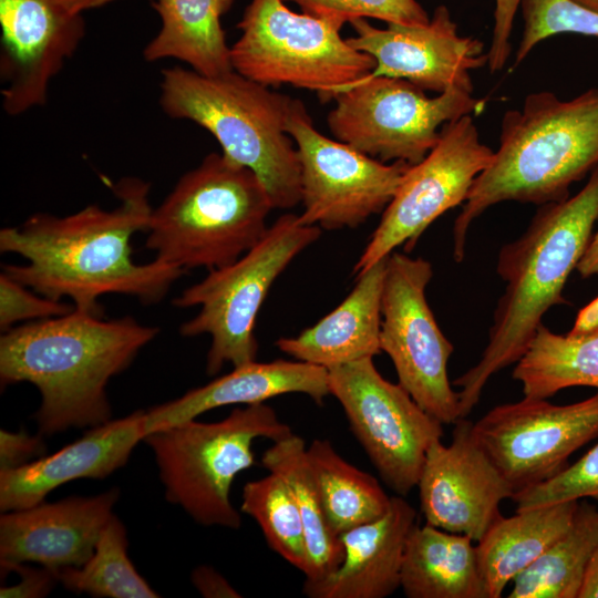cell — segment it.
<instances>
[{
	"label": "cell",
	"instance_id": "obj_37",
	"mask_svg": "<svg viewBox=\"0 0 598 598\" xmlns=\"http://www.w3.org/2000/svg\"><path fill=\"white\" fill-rule=\"evenodd\" d=\"M520 1L495 0L493 35L487 52V66L491 73L501 71L509 58V37Z\"/></svg>",
	"mask_w": 598,
	"mask_h": 598
},
{
	"label": "cell",
	"instance_id": "obj_4",
	"mask_svg": "<svg viewBox=\"0 0 598 598\" xmlns=\"http://www.w3.org/2000/svg\"><path fill=\"white\" fill-rule=\"evenodd\" d=\"M597 165L598 87L569 101L549 91L528 94L522 110L504 114L499 146L454 221L453 258L464 259L468 229L491 206L565 200Z\"/></svg>",
	"mask_w": 598,
	"mask_h": 598
},
{
	"label": "cell",
	"instance_id": "obj_26",
	"mask_svg": "<svg viewBox=\"0 0 598 598\" xmlns=\"http://www.w3.org/2000/svg\"><path fill=\"white\" fill-rule=\"evenodd\" d=\"M578 503L516 511L488 528L476 550L489 598L502 597L505 587L569 528Z\"/></svg>",
	"mask_w": 598,
	"mask_h": 598
},
{
	"label": "cell",
	"instance_id": "obj_28",
	"mask_svg": "<svg viewBox=\"0 0 598 598\" xmlns=\"http://www.w3.org/2000/svg\"><path fill=\"white\" fill-rule=\"evenodd\" d=\"M598 548V506L579 501L569 528L513 580L509 598H578Z\"/></svg>",
	"mask_w": 598,
	"mask_h": 598
},
{
	"label": "cell",
	"instance_id": "obj_16",
	"mask_svg": "<svg viewBox=\"0 0 598 598\" xmlns=\"http://www.w3.org/2000/svg\"><path fill=\"white\" fill-rule=\"evenodd\" d=\"M349 23L355 35L347 42L375 60L370 75L403 79L437 94L451 89L472 93L471 72L487 65L483 42L460 35L443 4L425 24L386 23L382 29L364 18Z\"/></svg>",
	"mask_w": 598,
	"mask_h": 598
},
{
	"label": "cell",
	"instance_id": "obj_32",
	"mask_svg": "<svg viewBox=\"0 0 598 598\" xmlns=\"http://www.w3.org/2000/svg\"><path fill=\"white\" fill-rule=\"evenodd\" d=\"M241 499V512L257 522L268 546L306 574L308 555L303 524L287 482L269 472L265 477L247 482Z\"/></svg>",
	"mask_w": 598,
	"mask_h": 598
},
{
	"label": "cell",
	"instance_id": "obj_31",
	"mask_svg": "<svg viewBox=\"0 0 598 598\" xmlns=\"http://www.w3.org/2000/svg\"><path fill=\"white\" fill-rule=\"evenodd\" d=\"M126 530L112 515L93 555L80 567L55 570L65 588L76 594L110 598H156L159 595L141 577L127 556Z\"/></svg>",
	"mask_w": 598,
	"mask_h": 598
},
{
	"label": "cell",
	"instance_id": "obj_15",
	"mask_svg": "<svg viewBox=\"0 0 598 598\" xmlns=\"http://www.w3.org/2000/svg\"><path fill=\"white\" fill-rule=\"evenodd\" d=\"M473 434L514 493L550 480L598 436V391L566 405L528 399L494 406Z\"/></svg>",
	"mask_w": 598,
	"mask_h": 598
},
{
	"label": "cell",
	"instance_id": "obj_29",
	"mask_svg": "<svg viewBox=\"0 0 598 598\" xmlns=\"http://www.w3.org/2000/svg\"><path fill=\"white\" fill-rule=\"evenodd\" d=\"M512 377L528 399H548L571 386L598 390V332L570 337L542 323Z\"/></svg>",
	"mask_w": 598,
	"mask_h": 598
},
{
	"label": "cell",
	"instance_id": "obj_43",
	"mask_svg": "<svg viewBox=\"0 0 598 598\" xmlns=\"http://www.w3.org/2000/svg\"><path fill=\"white\" fill-rule=\"evenodd\" d=\"M578 598H598V548L589 563Z\"/></svg>",
	"mask_w": 598,
	"mask_h": 598
},
{
	"label": "cell",
	"instance_id": "obj_19",
	"mask_svg": "<svg viewBox=\"0 0 598 598\" xmlns=\"http://www.w3.org/2000/svg\"><path fill=\"white\" fill-rule=\"evenodd\" d=\"M120 495L69 497L4 513L0 517V563L8 569L34 561L53 571L80 567L93 555Z\"/></svg>",
	"mask_w": 598,
	"mask_h": 598
},
{
	"label": "cell",
	"instance_id": "obj_35",
	"mask_svg": "<svg viewBox=\"0 0 598 598\" xmlns=\"http://www.w3.org/2000/svg\"><path fill=\"white\" fill-rule=\"evenodd\" d=\"M297 3L302 12L340 24L354 19H378L386 23L425 24L430 17L416 0H283Z\"/></svg>",
	"mask_w": 598,
	"mask_h": 598
},
{
	"label": "cell",
	"instance_id": "obj_25",
	"mask_svg": "<svg viewBox=\"0 0 598 598\" xmlns=\"http://www.w3.org/2000/svg\"><path fill=\"white\" fill-rule=\"evenodd\" d=\"M234 1L153 0L161 28L144 48V59L148 62L176 59L207 76L231 72L230 47L220 19Z\"/></svg>",
	"mask_w": 598,
	"mask_h": 598
},
{
	"label": "cell",
	"instance_id": "obj_23",
	"mask_svg": "<svg viewBox=\"0 0 598 598\" xmlns=\"http://www.w3.org/2000/svg\"><path fill=\"white\" fill-rule=\"evenodd\" d=\"M389 257V256H388ZM388 257L358 275L344 300L316 324L276 347L327 370L381 353V299Z\"/></svg>",
	"mask_w": 598,
	"mask_h": 598
},
{
	"label": "cell",
	"instance_id": "obj_21",
	"mask_svg": "<svg viewBox=\"0 0 598 598\" xmlns=\"http://www.w3.org/2000/svg\"><path fill=\"white\" fill-rule=\"evenodd\" d=\"M416 512L403 496H391L389 509L370 523L342 535L344 556L330 575L306 579L309 598H384L401 587V570Z\"/></svg>",
	"mask_w": 598,
	"mask_h": 598
},
{
	"label": "cell",
	"instance_id": "obj_45",
	"mask_svg": "<svg viewBox=\"0 0 598 598\" xmlns=\"http://www.w3.org/2000/svg\"><path fill=\"white\" fill-rule=\"evenodd\" d=\"M581 8L594 11L598 13V0H568Z\"/></svg>",
	"mask_w": 598,
	"mask_h": 598
},
{
	"label": "cell",
	"instance_id": "obj_34",
	"mask_svg": "<svg viewBox=\"0 0 598 598\" xmlns=\"http://www.w3.org/2000/svg\"><path fill=\"white\" fill-rule=\"evenodd\" d=\"M591 498L598 506V443L573 465L548 481L516 492V511Z\"/></svg>",
	"mask_w": 598,
	"mask_h": 598
},
{
	"label": "cell",
	"instance_id": "obj_13",
	"mask_svg": "<svg viewBox=\"0 0 598 598\" xmlns=\"http://www.w3.org/2000/svg\"><path fill=\"white\" fill-rule=\"evenodd\" d=\"M301 169L302 225L327 230L355 228L383 213L394 197L410 164H391L322 135L299 101L287 123Z\"/></svg>",
	"mask_w": 598,
	"mask_h": 598
},
{
	"label": "cell",
	"instance_id": "obj_41",
	"mask_svg": "<svg viewBox=\"0 0 598 598\" xmlns=\"http://www.w3.org/2000/svg\"><path fill=\"white\" fill-rule=\"evenodd\" d=\"M598 332V296L582 307L569 330L570 337H582Z\"/></svg>",
	"mask_w": 598,
	"mask_h": 598
},
{
	"label": "cell",
	"instance_id": "obj_44",
	"mask_svg": "<svg viewBox=\"0 0 598 598\" xmlns=\"http://www.w3.org/2000/svg\"><path fill=\"white\" fill-rule=\"evenodd\" d=\"M61 4L73 14H82L84 11L102 7L115 0H59Z\"/></svg>",
	"mask_w": 598,
	"mask_h": 598
},
{
	"label": "cell",
	"instance_id": "obj_33",
	"mask_svg": "<svg viewBox=\"0 0 598 598\" xmlns=\"http://www.w3.org/2000/svg\"><path fill=\"white\" fill-rule=\"evenodd\" d=\"M524 31L513 69L520 64L534 47L560 33H577L598 40V13L568 0H522Z\"/></svg>",
	"mask_w": 598,
	"mask_h": 598
},
{
	"label": "cell",
	"instance_id": "obj_42",
	"mask_svg": "<svg viewBox=\"0 0 598 598\" xmlns=\"http://www.w3.org/2000/svg\"><path fill=\"white\" fill-rule=\"evenodd\" d=\"M576 269L582 278L598 276V230L592 235Z\"/></svg>",
	"mask_w": 598,
	"mask_h": 598
},
{
	"label": "cell",
	"instance_id": "obj_8",
	"mask_svg": "<svg viewBox=\"0 0 598 598\" xmlns=\"http://www.w3.org/2000/svg\"><path fill=\"white\" fill-rule=\"evenodd\" d=\"M283 0H250L230 47L233 69L266 86L315 91L321 102L370 75L375 60L352 48L342 24L290 10Z\"/></svg>",
	"mask_w": 598,
	"mask_h": 598
},
{
	"label": "cell",
	"instance_id": "obj_10",
	"mask_svg": "<svg viewBox=\"0 0 598 598\" xmlns=\"http://www.w3.org/2000/svg\"><path fill=\"white\" fill-rule=\"evenodd\" d=\"M327 123L336 140L381 162L420 163L444 124L484 110L486 100L451 89L434 97L398 78L368 75L337 94Z\"/></svg>",
	"mask_w": 598,
	"mask_h": 598
},
{
	"label": "cell",
	"instance_id": "obj_39",
	"mask_svg": "<svg viewBox=\"0 0 598 598\" xmlns=\"http://www.w3.org/2000/svg\"><path fill=\"white\" fill-rule=\"evenodd\" d=\"M8 570H17L21 580L16 586H6L0 589V597L37 598L48 595L58 580L53 570L30 568L22 564L11 566Z\"/></svg>",
	"mask_w": 598,
	"mask_h": 598
},
{
	"label": "cell",
	"instance_id": "obj_38",
	"mask_svg": "<svg viewBox=\"0 0 598 598\" xmlns=\"http://www.w3.org/2000/svg\"><path fill=\"white\" fill-rule=\"evenodd\" d=\"M45 447L40 435H29L25 431H0V472L18 468L34 456L43 454Z\"/></svg>",
	"mask_w": 598,
	"mask_h": 598
},
{
	"label": "cell",
	"instance_id": "obj_9",
	"mask_svg": "<svg viewBox=\"0 0 598 598\" xmlns=\"http://www.w3.org/2000/svg\"><path fill=\"white\" fill-rule=\"evenodd\" d=\"M320 235L319 226L302 225L298 215L283 214L239 259L209 270L173 300L177 308L199 307L179 332L184 337L210 336L207 374L218 373L225 363L239 367L256 361V319L270 287Z\"/></svg>",
	"mask_w": 598,
	"mask_h": 598
},
{
	"label": "cell",
	"instance_id": "obj_5",
	"mask_svg": "<svg viewBox=\"0 0 598 598\" xmlns=\"http://www.w3.org/2000/svg\"><path fill=\"white\" fill-rule=\"evenodd\" d=\"M159 104L165 114L208 131L221 153L250 168L274 209L301 203V169L287 123L300 100L272 91L235 70L207 76L173 66L162 71Z\"/></svg>",
	"mask_w": 598,
	"mask_h": 598
},
{
	"label": "cell",
	"instance_id": "obj_7",
	"mask_svg": "<svg viewBox=\"0 0 598 598\" xmlns=\"http://www.w3.org/2000/svg\"><path fill=\"white\" fill-rule=\"evenodd\" d=\"M293 434L276 411L265 404L234 409L219 422L195 419L147 433L143 441L154 452L166 498L204 526L237 529L241 517L229 499L238 473L256 461L252 444Z\"/></svg>",
	"mask_w": 598,
	"mask_h": 598
},
{
	"label": "cell",
	"instance_id": "obj_30",
	"mask_svg": "<svg viewBox=\"0 0 598 598\" xmlns=\"http://www.w3.org/2000/svg\"><path fill=\"white\" fill-rule=\"evenodd\" d=\"M306 456L328 525L337 536L386 513L391 496L379 481L341 457L328 440H313Z\"/></svg>",
	"mask_w": 598,
	"mask_h": 598
},
{
	"label": "cell",
	"instance_id": "obj_6",
	"mask_svg": "<svg viewBox=\"0 0 598 598\" xmlns=\"http://www.w3.org/2000/svg\"><path fill=\"white\" fill-rule=\"evenodd\" d=\"M271 209L266 187L250 168L210 153L153 208L145 247L183 270L221 268L262 238Z\"/></svg>",
	"mask_w": 598,
	"mask_h": 598
},
{
	"label": "cell",
	"instance_id": "obj_14",
	"mask_svg": "<svg viewBox=\"0 0 598 598\" xmlns=\"http://www.w3.org/2000/svg\"><path fill=\"white\" fill-rule=\"evenodd\" d=\"M493 155L492 148L481 142L471 115L444 124L435 147L405 173L353 274L360 275L401 245L411 251L435 219L465 203Z\"/></svg>",
	"mask_w": 598,
	"mask_h": 598
},
{
	"label": "cell",
	"instance_id": "obj_2",
	"mask_svg": "<svg viewBox=\"0 0 598 598\" xmlns=\"http://www.w3.org/2000/svg\"><path fill=\"white\" fill-rule=\"evenodd\" d=\"M158 333L132 317L71 312L25 322L0 338V379L29 382L41 394L34 417L40 435L111 420L105 389Z\"/></svg>",
	"mask_w": 598,
	"mask_h": 598
},
{
	"label": "cell",
	"instance_id": "obj_24",
	"mask_svg": "<svg viewBox=\"0 0 598 598\" xmlns=\"http://www.w3.org/2000/svg\"><path fill=\"white\" fill-rule=\"evenodd\" d=\"M467 535L417 523L411 529L401 570L408 598H489L476 546Z\"/></svg>",
	"mask_w": 598,
	"mask_h": 598
},
{
	"label": "cell",
	"instance_id": "obj_22",
	"mask_svg": "<svg viewBox=\"0 0 598 598\" xmlns=\"http://www.w3.org/2000/svg\"><path fill=\"white\" fill-rule=\"evenodd\" d=\"M287 393H302L321 404L330 394L323 367L299 360L248 362L206 385L146 411V434L196 419L202 413L231 404H256Z\"/></svg>",
	"mask_w": 598,
	"mask_h": 598
},
{
	"label": "cell",
	"instance_id": "obj_18",
	"mask_svg": "<svg viewBox=\"0 0 598 598\" xmlns=\"http://www.w3.org/2000/svg\"><path fill=\"white\" fill-rule=\"evenodd\" d=\"M2 106L11 116L45 103L49 84L85 34L59 0H0Z\"/></svg>",
	"mask_w": 598,
	"mask_h": 598
},
{
	"label": "cell",
	"instance_id": "obj_40",
	"mask_svg": "<svg viewBox=\"0 0 598 598\" xmlns=\"http://www.w3.org/2000/svg\"><path fill=\"white\" fill-rule=\"evenodd\" d=\"M192 581L206 598H239L241 595L218 571L199 566L192 574Z\"/></svg>",
	"mask_w": 598,
	"mask_h": 598
},
{
	"label": "cell",
	"instance_id": "obj_11",
	"mask_svg": "<svg viewBox=\"0 0 598 598\" xmlns=\"http://www.w3.org/2000/svg\"><path fill=\"white\" fill-rule=\"evenodd\" d=\"M433 277L430 261L408 254L389 255L381 299L380 348L399 384L443 425L461 417L457 391L447 377L452 342L440 329L425 290Z\"/></svg>",
	"mask_w": 598,
	"mask_h": 598
},
{
	"label": "cell",
	"instance_id": "obj_36",
	"mask_svg": "<svg viewBox=\"0 0 598 598\" xmlns=\"http://www.w3.org/2000/svg\"><path fill=\"white\" fill-rule=\"evenodd\" d=\"M74 309L72 303L47 298L30 291L27 286L0 274V328L8 331L16 323L39 321L66 315Z\"/></svg>",
	"mask_w": 598,
	"mask_h": 598
},
{
	"label": "cell",
	"instance_id": "obj_27",
	"mask_svg": "<svg viewBox=\"0 0 598 598\" xmlns=\"http://www.w3.org/2000/svg\"><path fill=\"white\" fill-rule=\"evenodd\" d=\"M272 443L264 452L261 465L280 475L296 499L308 555L306 579L324 578L340 566L344 549L340 537L328 525L317 482L306 456V443L296 434Z\"/></svg>",
	"mask_w": 598,
	"mask_h": 598
},
{
	"label": "cell",
	"instance_id": "obj_3",
	"mask_svg": "<svg viewBox=\"0 0 598 598\" xmlns=\"http://www.w3.org/2000/svg\"><path fill=\"white\" fill-rule=\"evenodd\" d=\"M598 221V165L573 197L540 205L527 229L505 244L496 271L505 282L480 361L457 377L461 417L478 403L486 383L516 363L527 349L544 315L565 305L564 287L586 251Z\"/></svg>",
	"mask_w": 598,
	"mask_h": 598
},
{
	"label": "cell",
	"instance_id": "obj_17",
	"mask_svg": "<svg viewBox=\"0 0 598 598\" xmlns=\"http://www.w3.org/2000/svg\"><path fill=\"white\" fill-rule=\"evenodd\" d=\"M452 442L431 444L417 482L426 524L481 540L503 515L499 505L513 488L477 443L473 423H454Z\"/></svg>",
	"mask_w": 598,
	"mask_h": 598
},
{
	"label": "cell",
	"instance_id": "obj_1",
	"mask_svg": "<svg viewBox=\"0 0 598 598\" xmlns=\"http://www.w3.org/2000/svg\"><path fill=\"white\" fill-rule=\"evenodd\" d=\"M151 185L136 177L117 182L112 209L89 205L68 216L38 213L21 226L0 230L1 252L24 265H4L3 272L35 292L75 309L102 315L99 298L126 295L145 305L162 300L185 270L155 258L133 260L132 238L146 233L153 207Z\"/></svg>",
	"mask_w": 598,
	"mask_h": 598
},
{
	"label": "cell",
	"instance_id": "obj_12",
	"mask_svg": "<svg viewBox=\"0 0 598 598\" xmlns=\"http://www.w3.org/2000/svg\"><path fill=\"white\" fill-rule=\"evenodd\" d=\"M328 374L330 394L380 477L406 496L417 485L429 447L443 437V424L401 384L385 380L373 358L330 368Z\"/></svg>",
	"mask_w": 598,
	"mask_h": 598
},
{
	"label": "cell",
	"instance_id": "obj_20",
	"mask_svg": "<svg viewBox=\"0 0 598 598\" xmlns=\"http://www.w3.org/2000/svg\"><path fill=\"white\" fill-rule=\"evenodd\" d=\"M146 435V411L107 421L58 452L18 468L0 472L2 512L29 508L70 481L104 478L124 466Z\"/></svg>",
	"mask_w": 598,
	"mask_h": 598
}]
</instances>
